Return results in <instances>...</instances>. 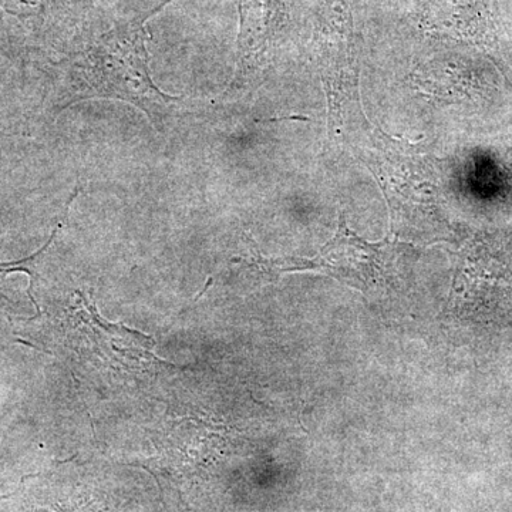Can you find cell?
Masks as SVG:
<instances>
[{"instance_id": "obj_1", "label": "cell", "mask_w": 512, "mask_h": 512, "mask_svg": "<svg viewBox=\"0 0 512 512\" xmlns=\"http://www.w3.org/2000/svg\"><path fill=\"white\" fill-rule=\"evenodd\" d=\"M164 5L143 18L104 33L76 56L72 64L70 103L96 97L128 101L143 110L154 126H163L180 97L161 92L151 79L144 23Z\"/></svg>"}, {"instance_id": "obj_2", "label": "cell", "mask_w": 512, "mask_h": 512, "mask_svg": "<svg viewBox=\"0 0 512 512\" xmlns=\"http://www.w3.org/2000/svg\"><path fill=\"white\" fill-rule=\"evenodd\" d=\"M318 52L328 82L329 103L332 113L342 104L345 77L355 69V29L352 13L346 0H325L318 13L316 25Z\"/></svg>"}, {"instance_id": "obj_3", "label": "cell", "mask_w": 512, "mask_h": 512, "mask_svg": "<svg viewBox=\"0 0 512 512\" xmlns=\"http://www.w3.org/2000/svg\"><path fill=\"white\" fill-rule=\"evenodd\" d=\"M286 23L285 0H239L238 70L245 79L261 67Z\"/></svg>"}, {"instance_id": "obj_4", "label": "cell", "mask_w": 512, "mask_h": 512, "mask_svg": "<svg viewBox=\"0 0 512 512\" xmlns=\"http://www.w3.org/2000/svg\"><path fill=\"white\" fill-rule=\"evenodd\" d=\"M419 22L430 35L474 39L487 32L485 0H421Z\"/></svg>"}]
</instances>
